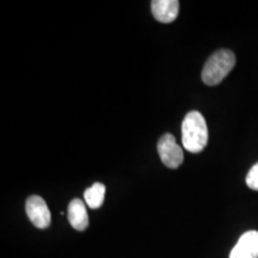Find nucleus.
Segmentation results:
<instances>
[{
    "label": "nucleus",
    "mask_w": 258,
    "mask_h": 258,
    "mask_svg": "<svg viewBox=\"0 0 258 258\" xmlns=\"http://www.w3.org/2000/svg\"><path fill=\"white\" fill-rule=\"evenodd\" d=\"M182 143L186 151L200 153L208 144V128L201 112L192 110L186 114L182 123Z\"/></svg>",
    "instance_id": "1"
},
{
    "label": "nucleus",
    "mask_w": 258,
    "mask_h": 258,
    "mask_svg": "<svg viewBox=\"0 0 258 258\" xmlns=\"http://www.w3.org/2000/svg\"><path fill=\"white\" fill-rule=\"evenodd\" d=\"M235 66V55L230 49H220L213 53L202 70V82L208 86L220 84Z\"/></svg>",
    "instance_id": "2"
},
{
    "label": "nucleus",
    "mask_w": 258,
    "mask_h": 258,
    "mask_svg": "<svg viewBox=\"0 0 258 258\" xmlns=\"http://www.w3.org/2000/svg\"><path fill=\"white\" fill-rule=\"evenodd\" d=\"M157 148L160 159L165 166L170 169H177L183 163L184 159L183 150L176 143V139L172 134H164L158 141Z\"/></svg>",
    "instance_id": "3"
},
{
    "label": "nucleus",
    "mask_w": 258,
    "mask_h": 258,
    "mask_svg": "<svg viewBox=\"0 0 258 258\" xmlns=\"http://www.w3.org/2000/svg\"><path fill=\"white\" fill-rule=\"evenodd\" d=\"M25 211L30 221L37 228H47L50 225V212L46 201L38 195L29 196L25 203Z\"/></svg>",
    "instance_id": "4"
},
{
    "label": "nucleus",
    "mask_w": 258,
    "mask_h": 258,
    "mask_svg": "<svg viewBox=\"0 0 258 258\" xmlns=\"http://www.w3.org/2000/svg\"><path fill=\"white\" fill-rule=\"evenodd\" d=\"M230 258H258V232H245L232 249Z\"/></svg>",
    "instance_id": "5"
},
{
    "label": "nucleus",
    "mask_w": 258,
    "mask_h": 258,
    "mask_svg": "<svg viewBox=\"0 0 258 258\" xmlns=\"http://www.w3.org/2000/svg\"><path fill=\"white\" fill-rule=\"evenodd\" d=\"M153 17L160 23H171L179 12V2L177 0H153L151 3Z\"/></svg>",
    "instance_id": "6"
},
{
    "label": "nucleus",
    "mask_w": 258,
    "mask_h": 258,
    "mask_svg": "<svg viewBox=\"0 0 258 258\" xmlns=\"http://www.w3.org/2000/svg\"><path fill=\"white\" fill-rule=\"evenodd\" d=\"M69 221L74 230L85 231L89 226L86 206L82 200L74 199L69 206Z\"/></svg>",
    "instance_id": "7"
},
{
    "label": "nucleus",
    "mask_w": 258,
    "mask_h": 258,
    "mask_svg": "<svg viewBox=\"0 0 258 258\" xmlns=\"http://www.w3.org/2000/svg\"><path fill=\"white\" fill-rule=\"evenodd\" d=\"M84 198H85L86 205L90 208L97 209L102 207L105 198V185L102 184V183H95V184L85 190Z\"/></svg>",
    "instance_id": "8"
},
{
    "label": "nucleus",
    "mask_w": 258,
    "mask_h": 258,
    "mask_svg": "<svg viewBox=\"0 0 258 258\" xmlns=\"http://www.w3.org/2000/svg\"><path fill=\"white\" fill-rule=\"evenodd\" d=\"M246 184L250 189L258 191V163L251 167L246 176Z\"/></svg>",
    "instance_id": "9"
}]
</instances>
